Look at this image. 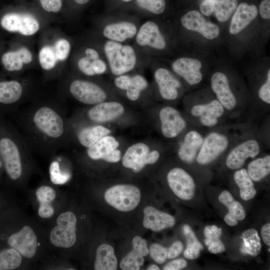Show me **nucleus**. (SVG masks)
<instances>
[{"label":"nucleus","mask_w":270,"mask_h":270,"mask_svg":"<svg viewBox=\"0 0 270 270\" xmlns=\"http://www.w3.org/2000/svg\"><path fill=\"white\" fill-rule=\"evenodd\" d=\"M148 87L146 79L141 74H131L130 83L124 90L126 98L131 101L138 100L142 93L146 90Z\"/></svg>","instance_id":"4c0bfd02"},{"label":"nucleus","mask_w":270,"mask_h":270,"mask_svg":"<svg viewBox=\"0 0 270 270\" xmlns=\"http://www.w3.org/2000/svg\"><path fill=\"white\" fill-rule=\"evenodd\" d=\"M22 262L20 254L14 248L0 252V270H12L18 268Z\"/></svg>","instance_id":"58836bf2"},{"label":"nucleus","mask_w":270,"mask_h":270,"mask_svg":"<svg viewBox=\"0 0 270 270\" xmlns=\"http://www.w3.org/2000/svg\"><path fill=\"white\" fill-rule=\"evenodd\" d=\"M183 248L184 246L181 242L176 241L174 242L167 249V258L172 259L178 256L182 252Z\"/></svg>","instance_id":"8fccbe9b"},{"label":"nucleus","mask_w":270,"mask_h":270,"mask_svg":"<svg viewBox=\"0 0 270 270\" xmlns=\"http://www.w3.org/2000/svg\"><path fill=\"white\" fill-rule=\"evenodd\" d=\"M78 4L83 5L88 3L90 0H74Z\"/></svg>","instance_id":"6e6d98bb"},{"label":"nucleus","mask_w":270,"mask_h":270,"mask_svg":"<svg viewBox=\"0 0 270 270\" xmlns=\"http://www.w3.org/2000/svg\"><path fill=\"white\" fill-rule=\"evenodd\" d=\"M68 90L74 98L88 105L104 102L108 97V94L102 86L84 78H74L68 84Z\"/></svg>","instance_id":"0eeeda50"},{"label":"nucleus","mask_w":270,"mask_h":270,"mask_svg":"<svg viewBox=\"0 0 270 270\" xmlns=\"http://www.w3.org/2000/svg\"><path fill=\"white\" fill-rule=\"evenodd\" d=\"M258 14V8L254 4L242 2L238 5L231 20L230 33L236 35L242 32L256 19Z\"/></svg>","instance_id":"393cba45"},{"label":"nucleus","mask_w":270,"mask_h":270,"mask_svg":"<svg viewBox=\"0 0 270 270\" xmlns=\"http://www.w3.org/2000/svg\"><path fill=\"white\" fill-rule=\"evenodd\" d=\"M52 46L58 61H64L67 59L71 50V45L68 40L65 38L59 39Z\"/></svg>","instance_id":"c03bdc74"},{"label":"nucleus","mask_w":270,"mask_h":270,"mask_svg":"<svg viewBox=\"0 0 270 270\" xmlns=\"http://www.w3.org/2000/svg\"><path fill=\"white\" fill-rule=\"evenodd\" d=\"M100 58L94 59L83 53V54L78 58L76 60L77 68L82 74L86 76L92 77L95 76L93 70L94 64L97 60Z\"/></svg>","instance_id":"37998d69"},{"label":"nucleus","mask_w":270,"mask_h":270,"mask_svg":"<svg viewBox=\"0 0 270 270\" xmlns=\"http://www.w3.org/2000/svg\"><path fill=\"white\" fill-rule=\"evenodd\" d=\"M119 142L112 136H105L86 149V154L92 160H102L110 162L112 152Z\"/></svg>","instance_id":"cd10ccee"},{"label":"nucleus","mask_w":270,"mask_h":270,"mask_svg":"<svg viewBox=\"0 0 270 270\" xmlns=\"http://www.w3.org/2000/svg\"><path fill=\"white\" fill-rule=\"evenodd\" d=\"M188 265L187 262L182 258L173 260L163 268L164 270H179L186 268Z\"/></svg>","instance_id":"3c124183"},{"label":"nucleus","mask_w":270,"mask_h":270,"mask_svg":"<svg viewBox=\"0 0 270 270\" xmlns=\"http://www.w3.org/2000/svg\"><path fill=\"white\" fill-rule=\"evenodd\" d=\"M224 112V108L217 100L196 104L190 110L191 114L198 118L200 123L206 127L216 126Z\"/></svg>","instance_id":"4be33fe9"},{"label":"nucleus","mask_w":270,"mask_h":270,"mask_svg":"<svg viewBox=\"0 0 270 270\" xmlns=\"http://www.w3.org/2000/svg\"><path fill=\"white\" fill-rule=\"evenodd\" d=\"M247 172L252 181L258 182L270 173V156L252 160L248 166Z\"/></svg>","instance_id":"c9c22d12"},{"label":"nucleus","mask_w":270,"mask_h":270,"mask_svg":"<svg viewBox=\"0 0 270 270\" xmlns=\"http://www.w3.org/2000/svg\"><path fill=\"white\" fill-rule=\"evenodd\" d=\"M120 0V2H131L132 1H133L134 0Z\"/></svg>","instance_id":"13d9d810"},{"label":"nucleus","mask_w":270,"mask_h":270,"mask_svg":"<svg viewBox=\"0 0 270 270\" xmlns=\"http://www.w3.org/2000/svg\"><path fill=\"white\" fill-rule=\"evenodd\" d=\"M38 60L42 68L46 70H50L58 62L52 46H45L39 52Z\"/></svg>","instance_id":"a19ab883"},{"label":"nucleus","mask_w":270,"mask_h":270,"mask_svg":"<svg viewBox=\"0 0 270 270\" xmlns=\"http://www.w3.org/2000/svg\"><path fill=\"white\" fill-rule=\"evenodd\" d=\"M242 244L240 248V252L244 255L257 256L261 251L260 240L257 230L250 228L244 232L241 236Z\"/></svg>","instance_id":"473e14b6"},{"label":"nucleus","mask_w":270,"mask_h":270,"mask_svg":"<svg viewBox=\"0 0 270 270\" xmlns=\"http://www.w3.org/2000/svg\"><path fill=\"white\" fill-rule=\"evenodd\" d=\"M229 140L225 135L212 132L204 139L196 156V161L200 164H208L220 156L228 148Z\"/></svg>","instance_id":"9b49d317"},{"label":"nucleus","mask_w":270,"mask_h":270,"mask_svg":"<svg viewBox=\"0 0 270 270\" xmlns=\"http://www.w3.org/2000/svg\"><path fill=\"white\" fill-rule=\"evenodd\" d=\"M238 5V0H204L200 4V10L206 16L214 13L219 22H224L233 14Z\"/></svg>","instance_id":"5701e85b"},{"label":"nucleus","mask_w":270,"mask_h":270,"mask_svg":"<svg viewBox=\"0 0 270 270\" xmlns=\"http://www.w3.org/2000/svg\"><path fill=\"white\" fill-rule=\"evenodd\" d=\"M219 201L226 206L228 212L224 217V220L230 226L237 224L238 220L246 217V212L242 205L236 200L232 194L227 190L223 191L218 196Z\"/></svg>","instance_id":"c756f323"},{"label":"nucleus","mask_w":270,"mask_h":270,"mask_svg":"<svg viewBox=\"0 0 270 270\" xmlns=\"http://www.w3.org/2000/svg\"><path fill=\"white\" fill-rule=\"evenodd\" d=\"M136 6L146 14L158 16L166 8V0H134Z\"/></svg>","instance_id":"ea45409f"},{"label":"nucleus","mask_w":270,"mask_h":270,"mask_svg":"<svg viewBox=\"0 0 270 270\" xmlns=\"http://www.w3.org/2000/svg\"><path fill=\"white\" fill-rule=\"evenodd\" d=\"M100 45L109 71L115 76L151 65L154 58L143 54L132 43H121L100 38Z\"/></svg>","instance_id":"f03ea898"},{"label":"nucleus","mask_w":270,"mask_h":270,"mask_svg":"<svg viewBox=\"0 0 270 270\" xmlns=\"http://www.w3.org/2000/svg\"><path fill=\"white\" fill-rule=\"evenodd\" d=\"M202 68V64L200 60L188 57L178 58L171 64V68L174 72L190 86L196 85L202 82L203 78Z\"/></svg>","instance_id":"dca6fc26"},{"label":"nucleus","mask_w":270,"mask_h":270,"mask_svg":"<svg viewBox=\"0 0 270 270\" xmlns=\"http://www.w3.org/2000/svg\"><path fill=\"white\" fill-rule=\"evenodd\" d=\"M16 122L32 150L52 155L70 143L69 118L62 100H33L17 112Z\"/></svg>","instance_id":"f257e3e1"},{"label":"nucleus","mask_w":270,"mask_h":270,"mask_svg":"<svg viewBox=\"0 0 270 270\" xmlns=\"http://www.w3.org/2000/svg\"><path fill=\"white\" fill-rule=\"evenodd\" d=\"M8 243L21 255L28 258L34 256L36 252L37 236L32 228L28 226L11 235Z\"/></svg>","instance_id":"a211bd4d"},{"label":"nucleus","mask_w":270,"mask_h":270,"mask_svg":"<svg viewBox=\"0 0 270 270\" xmlns=\"http://www.w3.org/2000/svg\"><path fill=\"white\" fill-rule=\"evenodd\" d=\"M143 212L144 226L154 232L172 227L176 223V219L173 216L152 206H146Z\"/></svg>","instance_id":"a878e982"},{"label":"nucleus","mask_w":270,"mask_h":270,"mask_svg":"<svg viewBox=\"0 0 270 270\" xmlns=\"http://www.w3.org/2000/svg\"><path fill=\"white\" fill-rule=\"evenodd\" d=\"M117 267L118 260L114 248L106 244L99 246L96 252L94 270H116Z\"/></svg>","instance_id":"2f4dec72"},{"label":"nucleus","mask_w":270,"mask_h":270,"mask_svg":"<svg viewBox=\"0 0 270 270\" xmlns=\"http://www.w3.org/2000/svg\"><path fill=\"white\" fill-rule=\"evenodd\" d=\"M182 230L186 240V248L184 252V255L188 260L196 259L200 255L204 246L188 225L184 224Z\"/></svg>","instance_id":"e433bc0d"},{"label":"nucleus","mask_w":270,"mask_h":270,"mask_svg":"<svg viewBox=\"0 0 270 270\" xmlns=\"http://www.w3.org/2000/svg\"><path fill=\"white\" fill-rule=\"evenodd\" d=\"M149 253L152 258L158 264H162L167 259V249L160 244H152L150 246Z\"/></svg>","instance_id":"49530a36"},{"label":"nucleus","mask_w":270,"mask_h":270,"mask_svg":"<svg viewBox=\"0 0 270 270\" xmlns=\"http://www.w3.org/2000/svg\"><path fill=\"white\" fill-rule=\"evenodd\" d=\"M32 60L31 52L25 47L16 51L6 52L2 57V63L5 69L9 72L20 71L24 64H28Z\"/></svg>","instance_id":"7c9ffc66"},{"label":"nucleus","mask_w":270,"mask_h":270,"mask_svg":"<svg viewBox=\"0 0 270 270\" xmlns=\"http://www.w3.org/2000/svg\"><path fill=\"white\" fill-rule=\"evenodd\" d=\"M77 220L75 214L71 212L60 214L57 219V226L50 234V241L56 246L68 248L76 242V224Z\"/></svg>","instance_id":"6e6552de"},{"label":"nucleus","mask_w":270,"mask_h":270,"mask_svg":"<svg viewBox=\"0 0 270 270\" xmlns=\"http://www.w3.org/2000/svg\"><path fill=\"white\" fill-rule=\"evenodd\" d=\"M268 252H270V248H268Z\"/></svg>","instance_id":"052dcab7"},{"label":"nucleus","mask_w":270,"mask_h":270,"mask_svg":"<svg viewBox=\"0 0 270 270\" xmlns=\"http://www.w3.org/2000/svg\"><path fill=\"white\" fill-rule=\"evenodd\" d=\"M36 196L40 204H51L55 199L56 194L55 190L51 187L42 186L37 189Z\"/></svg>","instance_id":"a18cd8bd"},{"label":"nucleus","mask_w":270,"mask_h":270,"mask_svg":"<svg viewBox=\"0 0 270 270\" xmlns=\"http://www.w3.org/2000/svg\"><path fill=\"white\" fill-rule=\"evenodd\" d=\"M180 24L184 28L196 32L208 40H214L220 34L218 26L208 21L201 12L196 10L182 15L180 19Z\"/></svg>","instance_id":"9d476101"},{"label":"nucleus","mask_w":270,"mask_h":270,"mask_svg":"<svg viewBox=\"0 0 270 270\" xmlns=\"http://www.w3.org/2000/svg\"><path fill=\"white\" fill-rule=\"evenodd\" d=\"M123 106L116 101L102 102L94 104L86 113V116L90 122L102 123L114 120L124 112Z\"/></svg>","instance_id":"412c9836"},{"label":"nucleus","mask_w":270,"mask_h":270,"mask_svg":"<svg viewBox=\"0 0 270 270\" xmlns=\"http://www.w3.org/2000/svg\"><path fill=\"white\" fill-rule=\"evenodd\" d=\"M258 96L260 98L267 104H270V70L268 71L265 82L258 90Z\"/></svg>","instance_id":"de8ad7c7"},{"label":"nucleus","mask_w":270,"mask_h":270,"mask_svg":"<svg viewBox=\"0 0 270 270\" xmlns=\"http://www.w3.org/2000/svg\"><path fill=\"white\" fill-rule=\"evenodd\" d=\"M27 90L23 82L18 80L0 82V105L6 108H18L26 102Z\"/></svg>","instance_id":"2eb2a0df"},{"label":"nucleus","mask_w":270,"mask_h":270,"mask_svg":"<svg viewBox=\"0 0 270 270\" xmlns=\"http://www.w3.org/2000/svg\"><path fill=\"white\" fill-rule=\"evenodd\" d=\"M234 180L239 188L240 196L242 200H248L254 197L256 191L246 170L240 168L237 170L234 174Z\"/></svg>","instance_id":"72a5a7b5"},{"label":"nucleus","mask_w":270,"mask_h":270,"mask_svg":"<svg viewBox=\"0 0 270 270\" xmlns=\"http://www.w3.org/2000/svg\"><path fill=\"white\" fill-rule=\"evenodd\" d=\"M261 236L263 242L270 247V224H266L261 229Z\"/></svg>","instance_id":"5fc2aeb1"},{"label":"nucleus","mask_w":270,"mask_h":270,"mask_svg":"<svg viewBox=\"0 0 270 270\" xmlns=\"http://www.w3.org/2000/svg\"><path fill=\"white\" fill-rule=\"evenodd\" d=\"M167 181L171 190L180 198L188 200L194 197V182L184 169L180 168L172 169L168 174Z\"/></svg>","instance_id":"4468645a"},{"label":"nucleus","mask_w":270,"mask_h":270,"mask_svg":"<svg viewBox=\"0 0 270 270\" xmlns=\"http://www.w3.org/2000/svg\"><path fill=\"white\" fill-rule=\"evenodd\" d=\"M132 250L120 262V268L124 270H138L144 262V257L149 253L147 242L140 236H136L132 240Z\"/></svg>","instance_id":"b1692460"},{"label":"nucleus","mask_w":270,"mask_h":270,"mask_svg":"<svg viewBox=\"0 0 270 270\" xmlns=\"http://www.w3.org/2000/svg\"><path fill=\"white\" fill-rule=\"evenodd\" d=\"M162 26L160 22L154 19L142 22L132 43L152 58L168 52L170 43Z\"/></svg>","instance_id":"20e7f679"},{"label":"nucleus","mask_w":270,"mask_h":270,"mask_svg":"<svg viewBox=\"0 0 270 270\" xmlns=\"http://www.w3.org/2000/svg\"><path fill=\"white\" fill-rule=\"evenodd\" d=\"M161 131L166 138L178 136L186 127V122L180 112L172 106H164L160 111Z\"/></svg>","instance_id":"aec40b11"},{"label":"nucleus","mask_w":270,"mask_h":270,"mask_svg":"<svg viewBox=\"0 0 270 270\" xmlns=\"http://www.w3.org/2000/svg\"><path fill=\"white\" fill-rule=\"evenodd\" d=\"M2 161L0 160V168L2 167Z\"/></svg>","instance_id":"bf43d9fd"},{"label":"nucleus","mask_w":270,"mask_h":270,"mask_svg":"<svg viewBox=\"0 0 270 270\" xmlns=\"http://www.w3.org/2000/svg\"><path fill=\"white\" fill-rule=\"evenodd\" d=\"M42 8L46 12H56L62 6V0H39Z\"/></svg>","instance_id":"09e8293b"},{"label":"nucleus","mask_w":270,"mask_h":270,"mask_svg":"<svg viewBox=\"0 0 270 270\" xmlns=\"http://www.w3.org/2000/svg\"><path fill=\"white\" fill-rule=\"evenodd\" d=\"M210 84L217 100L224 108L230 111L234 110L236 106L237 100L226 74L221 72H214L212 76Z\"/></svg>","instance_id":"6ab92c4d"},{"label":"nucleus","mask_w":270,"mask_h":270,"mask_svg":"<svg viewBox=\"0 0 270 270\" xmlns=\"http://www.w3.org/2000/svg\"><path fill=\"white\" fill-rule=\"evenodd\" d=\"M147 270H159L160 268L156 264H152L149 266Z\"/></svg>","instance_id":"4d7b16f0"},{"label":"nucleus","mask_w":270,"mask_h":270,"mask_svg":"<svg viewBox=\"0 0 270 270\" xmlns=\"http://www.w3.org/2000/svg\"><path fill=\"white\" fill-rule=\"evenodd\" d=\"M54 209L51 204H40L38 210V214L42 218H49L53 216Z\"/></svg>","instance_id":"603ef678"},{"label":"nucleus","mask_w":270,"mask_h":270,"mask_svg":"<svg viewBox=\"0 0 270 270\" xmlns=\"http://www.w3.org/2000/svg\"><path fill=\"white\" fill-rule=\"evenodd\" d=\"M50 180L55 184H63L67 182L71 178L68 171L61 170L58 156L52 161L49 168Z\"/></svg>","instance_id":"79ce46f5"},{"label":"nucleus","mask_w":270,"mask_h":270,"mask_svg":"<svg viewBox=\"0 0 270 270\" xmlns=\"http://www.w3.org/2000/svg\"><path fill=\"white\" fill-rule=\"evenodd\" d=\"M151 65L154 66V78L160 96L168 100L176 99L182 87L178 79L168 68L155 66L153 62Z\"/></svg>","instance_id":"f8f14e48"},{"label":"nucleus","mask_w":270,"mask_h":270,"mask_svg":"<svg viewBox=\"0 0 270 270\" xmlns=\"http://www.w3.org/2000/svg\"><path fill=\"white\" fill-rule=\"evenodd\" d=\"M202 136L196 130L188 132L184 136V142L178 150V156L182 161L192 162L202 145L204 141Z\"/></svg>","instance_id":"c85d7f7f"},{"label":"nucleus","mask_w":270,"mask_h":270,"mask_svg":"<svg viewBox=\"0 0 270 270\" xmlns=\"http://www.w3.org/2000/svg\"><path fill=\"white\" fill-rule=\"evenodd\" d=\"M204 234V244L210 252L216 254L225 251L224 245L220 239L222 234L220 228L216 225L208 226L205 227Z\"/></svg>","instance_id":"f704fd0d"},{"label":"nucleus","mask_w":270,"mask_h":270,"mask_svg":"<svg viewBox=\"0 0 270 270\" xmlns=\"http://www.w3.org/2000/svg\"><path fill=\"white\" fill-rule=\"evenodd\" d=\"M141 198L140 189L134 185L118 184L108 188L104 194L106 202L120 212H130L138 205Z\"/></svg>","instance_id":"423d86ee"},{"label":"nucleus","mask_w":270,"mask_h":270,"mask_svg":"<svg viewBox=\"0 0 270 270\" xmlns=\"http://www.w3.org/2000/svg\"><path fill=\"white\" fill-rule=\"evenodd\" d=\"M0 156L6 172L12 180L20 179L24 172V160L32 151L20 132L12 129L0 134Z\"/></svg>","instance_id":"7ed1b4c3"},{"label":"nucleus","mask_w":270,"mask_h":270,"mask_svg":"<svg viewBox=\"0 0 270 270\" xmlns=\"http://www.w3.org/2000/svg\"><path fill=\"white\" fill-rule=\"evenodd\" d=\"M259 12L264 20L270 19V0H262L259 6Z\"/></svg>","instance_id":"864d4df0"},{"label":"nucleus","mask_w":270,"mask_h":270,"mask_svg":"<svg viewBox=\"0 0 270 270\" xmlns=\"http://www.w3.org/2000/svg\"><path fill=\"white\" fill-rule=\"evenodd\" d=\"M160 153L157 150L150 152L149 147L142 142L136 143L130 146L122 158V165L139 172L146 165L154 164L158 159Z\"/></svg>","instance_id":"1a4fd4ad"},{"label":"nucleus","mask_w":270,"mask_h":270,"mask_svg":"<svg viewBox=\"0 0 270 270\" xmlns=\"http://www.w3.org/2000/svg\"><path fill=\"white\" fill-rule=\"evenodd\" d=\"M142 22L128 16H106L98 25L100 37L121 43H132Z\"/></svg>","instance_id":"39448f33"},{"label":"nucleus","mask_w":270,"mask_h":270,"mask_svg":"<svg viewBox=\"0 0 270 270\" xmlns=\"http://www.w3.org/2000/svg\"><path fill=\"white\" fill-rule=\"evenodd\" d=\"M258 142L254 139L246 140L232 148L226 159V164L230 170L241 168L248 158H254L260 152Z\"/></svg>","instance_id":"f3484780"},{"label":"nucleus","mask_w":270,"mask_h":270,"mask_svg":"<svg viewBox=\"0 0 270 270\" xmlns=\"http://www.w3.org/2000/svg\"><path fill=\"white\" fill-rule=\"evenodd\" d=\"M70 128V130L76 131V132H70V139L71 136H74L78 144L86 148L110 133V130L100 125L81 126L76 130Z\"/></svg>","instance_id":"bb28decb"},{"label":"nucleus","mask_w":270,"mask_h":270,"mask_svg":"<svg viewBox=\"0 0 270 270\" xmlns=\"http://www.w3.org/2000/svg\"><path fill=\"white\" fill-rule=\"evenodd\" d=\"M2 26L10 32L26 36L36 34L40 28L38 21L31 14L12 12L5 14L0 21Z\"/></svg>","instance_id":"ddd939ff"}]
</instances>
